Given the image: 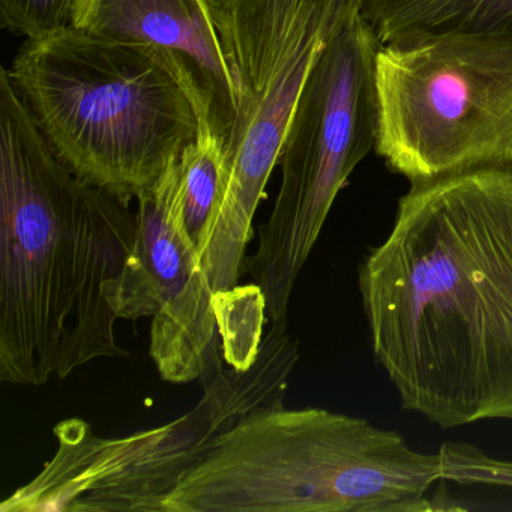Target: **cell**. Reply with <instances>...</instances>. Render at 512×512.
Listing matches in <instances>:
<instances>
[{"mask_svg": "<svg viewBox=\"0 0 512 512\" xmlns=\"http://www.w3.org/2000/svg\"><path fill=\"white\" fill-rule=\"evenodd\" d=\"M379 473L365 419L263 404L215 436L166 512H361Z\"/></svg>", "mask_w": 512, "mask_h": 512, "instance_id": "ba28073f", "label": "cell"}, {"mask_svg": "<svg viewBox=\"0 0 512 512\" xmlns=\"http://www.w3.org/2000/svg\"><path fill=\"white\" fill-rule=\"evenodd\" d=\"M298 359V343L271 328L253 364L206 374L202 400L172 422L124 437L98 436L79 418L59 422L55 455L0 512H166L217 434L256 407L283 403Z\"/></svg>", "mask_w": 512, "mask_h": 512, "instance_id": "5b68a950", "label": "cell"}, {"mask_svg": "<svg viewBox=\"0 0 512 512\" xmlns=\"http://www.w3.org/2000/svg\"><path fill=\"white\" fill-rule=\"evenodd\" d=\"M223 143L200 133L187 146L181 160L182 218L185 232L202 263L215 215L221 199L223 182Z\"/></svg>", "mask_w": 512, "mask_h": 512, "instance_id": "7c38bea8", "label": "cell"}, {"mask_svg": "<svg viewBox=\"0 0 512 512\" xmlns=\"http://www.w3.org/2000/svg\"><path fill=\"white\" fill-rule=\"evenodd\" d=\"M8 76L59 161L128 206L202 131L193 101L152 53L73 26L26 40Z\"/></svg>", "mask_w": 512, "mask_h": 512, "instance_id": "3957f363", "label": "cell"}, {"mask_svg": "<svg viewBox=\"0 0 512 512\" xmlns=\"http://www.w3.org/2000/svg\"><path fill=\"white\" fill-rule=\"evenodd\" d=\"M137 203L136 239L110 284V305L118 319L152 317L149 353L161 379L173 385L203 379L223 367V344L214 292L185 232L181 163Z\"/></svg>", "mask_w": 512, "mask_h": 512, "instance_id": "9c48e42d", "label": "cell"}, {"mask_svg": "<svg viewBox=\"0 0 512 512\" xmlns=\"http://www.w3.org/2000/svg\"><path fill=\"white\" fill-rule=\"evenodd\" d=\"M380 46L445 34L512 35V0H362Z\"/></svg>", "mask_w": 512, "mask_h": 512, "instance_id": "8fae6325", "label": "cell"}, {"mask_svg": "<svg viewBox=\"0 0 512 512\" xmlns=\"http://www.w3.org/2000/svg\"><path fill=\"white\" fill-rule=\"evenodd\" d=\"M376 91L374 151L410 185L512 167V35L379 44Z\"/></svg>", "mask_w": 512, "mask_h": 512, "instance_id": "52a82bcc", "label": "cell"}, {"mask_svg": "<svg viewBox=\"0 0 512 512\" xmlns=\"http://www.w3.org/2000/svg\"><path fill=\"white\" fill-rule=\"evenodd\" d=\"M359 292L404 409L443 430L512 419V167L412 184Z\"/></svg>", "mask_w": 512, "mask_h": 512, "instance_id": "6da1fadb", "label": "cell"}, {"mask_svg": "<svg viewBox=\"0 0 512 512\" xmlns=\"http://www.w3.org/2000/svg\"><path fill=\"white\" fill-rule=\"evenodd\" d=\"M76 0H0V26L26 40L73 26Z\"/></svg>", "mask_w": 512, "mask_h": 512, "instance_id": "4fadbf2b", "label": "cell"}, {"mask_svg": "<svg viewBox=\"0 0 512 512\" xmlns=\"http://www.w3.org/2000/svg\"><path fill=\"white\" fill-rule=\"evenodd\" d=\"M211 2L76 0L73 28L152 53L193 101L200 133L214 136L224 146L236 104Z\"/></svg>", "mask_w": 512, "mask_h": 512, "instance_id": "30bf717a", "label": "cell"}, {"mask_svg": "<svg viewBox=\"0 0 512 512\" xmlns=\"http://www.w3.org/2000/svg\"><path fill=\"white\" fill-rule=\"evenodd\" d=\"M236 116L223 148L221 199L202 268L214 295L239 287L253 220L299 95L362 0H212Z\"/></svg>", "mask_w": 512, "mask_h": 512, "instance_id": "277c9868", "label": "cell"}, {"mask_svg": "<svg viewBox=\"0 0 512 512\" xmlns=\"http://www.w3.org/2000/svg\"><path fill=\"white\" fill-rule=\"evenodd\" d=\"M377 49L361 11L317 59L290 119L278 157L280 191L245 268L274 328L287 329L296 280L332 205L376 146Z\"/></svg>", "mask_w": 512, "mask_h": 512, "instance_id": "8992f818", "label": "cell"}, {"mask_svg": "<svg viewBox=\"0 0 512 512\" xmlns=\"http://www.w3.org/2000/svg\"><path fill=\"white\" fill-rule=\"evenodd\" d=\"M130 206L59 161L0 73V380L43 386L119 346L110 284L136 239Z\"/></svg>", "mask_w": 512, "mask_h": 512, "instance_id": "7a4b0ae2", "label": "cell"}]
</instances>
